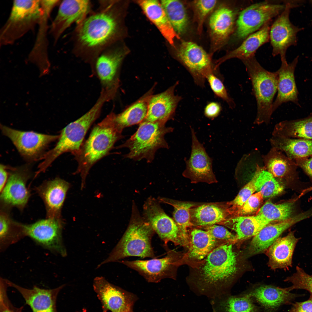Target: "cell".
<instances>
[{
  "label": "cell",
  "mask_w": 312,
  "mask_h": 312,
  "mask_svg": "<svg viewBox=\"0 0 312 312\" xmlns=\"http://www.w3.org/2000/svg\"><path fill=\"white\" fill-rule=\"evenodd\" d=\"M73 32V52L91 67L99 53L112 44L118 31V22L115 8L117 2L100 0Z\"/></svg>",
  "instance_id": "obj_1"
},
{
  "label": "cell",
  "mask_w": 312,
  "mask_h": 312,
  "mask_svg": "<svg viewBox=\"0 0 312 312\" xmlns=\"http://www.w3.org/2000/svg\"><path fill=\"white\" fill-rule=\"evenodd\" d=\"M233 243H224L211 251L203 260L195 282L194 292L213 299L228 294L225 286L237 270Z\"/></svg>",
  "instance_id": "obj_2"
},
{
  "label": "cell",
  "mask_w": 312,
  "mask_h": 312,
  "mask_svg": "<svg viewBox=\"0 0 312 312\" xmlns=\"http://www.w3.org/2000/svg\"><path fill=\"white\" fill-rule=\"evenodd\" d=\"M115 114L111 112L93 127L90 135L75 156L78 166L75 173L81 178V188L84 187L86 177L92 167L106 155L115 143L123 136L116 125Z\"/></svg>",
  "instance_id": "obj_3"
},
{
  "label": "cell",
  "mask_w": 312,
  "mask_h": 312,
  "mask_svg": "<svg viewBox=\"0 0 312 312\" xmlns=\"http://www.w3.org/2000/svg\"><path fill=\"white\" fill-rule=\"evenodd\" d=\"M110 101L107 93L101 92L96 102L88 111L62 130L55 146L45 153L41 158L42 161L38 167L40 172L45 171L62 154L70 152L75 155L79 152L87 131L99 116L104 104Z\"/></svg>",
  "instance_id": "obj_4"
},
{
  "label": "cell",
  "mask_w": 312,
  "mask_h": 312,
  "mask_svg": "<svg viewBox=\"0 0 312 312\" xmlns=\"http://www.w3.org/2000/svg\"><path fill=\"white\" fill-rule=\"evenodd\" d=\"M155 232L146 221L139 216H134L120 240L107 257L97 265V268L105 264L118 262L128 257L155 258L151 245Z\"/></svg>",
  "instance_id": "obj_5"
},
{
  "label": "cell",
  "mask_w": 312,
  "mask_h": 312,
  "mask_svg": "<svg viewBox=\"0 0 312 312\" xmlns=\"http://www.w3.org/2000/svg\"><path fill=\"white\" fill-rule=\"evenodd\" d=\"M242 61L251 81L257 101V112L254 124H268L273 112V100L277 91V72H271L265 69L255 56Z\"/></svg>",
  "instance_id": "obj_6"
},
{
  "label": "cell",
  "mask_w": 312,
  "mask_h": 312,
  "mask_svg": "<svg viewBox=\"0 0 312 312\" xmlns=\"http://www.w3.org/2000/svg\"><path fill=\"white\" fill-rule=\"evenodd\" d=\"M165 123L142 122L136 131L118 148H127L129 152L125 157L136 161L143 159L151 163L156 152L160 148H168L165 138L166 134L173 131L172 127H167Z\"/></svg>",
  "instance_id": "obj_7"
},
{
  "label": "cell",
  "mask_w": 312,
  "mask_h": 312,
  "mask_svg": "<svg viewBox=\"0 0 312 312\" xmlns=\"http://www.w3.org/2000/svg\"><path fill=\"white\" fill-rule=\"evenodd\" d=\"M43 13L41 0H14L0 31L1 46L12 44L39 24Z\"/></svg>",
  "instance_id": "obj_8"
},
{
  "label": "cell",
  "mask_w": 312,
  "mask_h": 312,
  "mask_svg": "<svg viewBox=\"0 0 312 312\" xmlns=\"http://www.w3.org/2000/svg\"><path fill=\"white\" fill-rule=\"evenodd\" d=\"M284 4L265 1L250 5L242 9L236 20L234 35L238 40H244L257 31L285 9Z\"/></svg>",
  "instance_id": "obj_9"
},
{
  "label": "cell",
  "mask_w": 312,
  "mask_h": 312,
  "mask_svg": "<svg viewBox=\"0 0 312 312\" xmlns=\"http://www.w3.org/2000/svg\"><path fill=\"white\" fill-rule=\"evenodd\" d=\"M63 225L61 217L47 218L31 224H23L26 236L51 252L65 257L67 252L62 238Z\"/></svg>",
  "instance_id": "obj_10"
},
{
  "label": "cell",
  "mask_w": 312,
  "mask_h": 312,
  "mask_svg": "<svg viewBox=\"0 0 312 312\" xmlns=\"http://www.w3.org/2000/svg\"><path fill=\"white\" fill-rule=\"evenodd\" d=\"M177 57L190 74L194 83L199 86H204L207 77L211 73L220 77L213 63L211 55L194 42L182 41L178 49Z\"/></svg>",
  "instance_id": "obj_11"
},
{
  "label": "cell",
  "mask_w": 312,
  "mask_h": 312,
  "mask_svg": "<svg viewBox=\"0 0 312 312\" xmlns=\"http://www.w3.org/2000/svg\"><path fill=\"white\" fill-rule=\"evenodd\" d=\"M296 1H286L285 9L270 27L269 36L272 54L274 56L280 55L281 60H286L287 49L296 44L297 34L303 29L294 25L289 18L291 9L298 6L301 3Z\"/></svg>",
  "instance_id": "obj_12"
},
{
  "label": "cell",
  "mask_w": 312,
  "mask_h": 312,
  "mask_svg": "<svg viewBox=\"0 0 312 312\" xmlns=\"http://www.w3.org/2000/svg\"><path fill=\"white\" fill-rule=\"evenodd\" d=\"M0 128L3 134L11 140L20 154L29 161L40 159L44 151L60 136L21 131L1 125Z\"/></svg>",
  "instance_id": "obj_13"
},
{
  "label": "cell",
  "mask_w": 312,
  "mask_h": 312,
  "mask_svg": "<svg viewBox=\"0 0 312 312\" xmlns=\"http://www.w3.org/2000/svg\"><path fill=\"white\" fill-rule=\"evenodd\" d=\"M93 286L103 312H134L133 306L138 299L135 294L112 284L102 276L94 278Z\"/></svg>",
  "instance_id": "obj_14"
},
{
  "label": "cell",
  "mask_w": 312,
  "mask_h": 312,
  "mask_svg": "<svg viewBox=\"0 0 312 312\" xmlns=\"http://www.w3.org/2000/svg\"><path fill=\"white\" fill-rule=\"evenodd\" d=\"M145 220L166 246L171 242L175 245L188 247V244L178 226L168 216L155 199H148L144 206Z\"/></svg>",
  "instance_id": "obj_15"
},
{
  "label": "cell",
  "mask_w": 312,
  "mask_h": 312,
  "mask_svg": "<svg viewBox=\"0 0 312 312\" xmlns=\"http://www.w3.org/2000/svg\"><path fill=\"white\" fill-rule=\"evenodd\" d=\"M112 45L99 53L92 69L99 79L102 88L118 90L120 66L127 53L123 49L113 48Z\"/></svg>",
  "instance_id": "obj_16"
},
{
  "label": "cell",
  "mask_w": 312,
  "mask_h": 312,
  "mask_svg": "<svg viewBox=\"0 0 312 312\" xmlns=\"http://www.w3.org/2000/svg\"><path fill=\"white\" fill-rule=\"evenodd\" d=\"M190 128L191 151L189 159H184L186 169L183 175L190 179L192 182H216L217 181L212 169L213 159L198 140L194 129L191 127Z\"/></svg>",
  "instance_id": "obj_17"
},
{
  "label": "cell",
  "mask_w": 312,
  "mask_h": 312,
  "mask_svg": "<svg viewBox=\"0 0 312 312\" xmlns=\"http://www.w3.org/2000/svg\"><path fill=\"white\" fill-rule=\"evenodd\" d=\"M118 262L137 272L148 282L157 283L164 278L173 277L174 269L179 260L174 252L168 250L166 255L161 259Z\"/></svg>",
  "instance_id": "obj_18"
},
{
  "label": "cell",
  "mask_w": 312,
  "mask_h": 312,
  "mask_svg": "<svg viewBox=\"0 0 312 312\" xmlns=\"http://www.w3.org/2000/svg\"><path fill=\"white\" fill-rule=\"evenodd\" d=\"M9 170L8 180L1 192V201L5 207H14L22 210L30 196L26 187L30 171L25 166L10 167Z\"/></svg>",
  "instance_id": "obj_19"
},
{
  "label": "cell",
  "mask_w": 312,
  "mask_h": 312,
  "mask_svg": "<svg viewBox=\"0 0 312 312\" xmlns=\"http://www.w3.org/2000/svg\"><path fill=\"white\" fill-rule=\"evenodd\" d=\"M242 10L239 6L223 5L211 15L209 26L213 53L223 46L233 30L237 16Z\"/></svg>",
  "instance_id": "obj_20"
},
{
  "label": "cell",
  "mask_w": 312,
  "mask_h": 312,
  "mask_svg": "<svg viewBox=\"0 0 312 312\" xmlns=\"http://www.w3.org/2000/svg\"><path fill=\"white\" fill-rule=\"evenodd\" d=\"M91 8L89 0H66L61 2L50 30L55 43L72 24L80 23L92 11Z\"/></svg>",
  "instance_id": "obj_21"
},
{
  "label": "cell",
  "mask_w": 312,
  "mask_h": 312,
  "mask_svg": "<svg viewBox=\"0 0 312 312\" xmlns=\"http://www.w3.org/2000/svg\"><path fill=\"white\" fill-rule=\"evenodd\" d=\"M312 215L308 210L285 220L268 224L253 237L247 250L251 256L265 252L285 231L295 224Z\"/></svg>",
  "instance_id": "obj_22"
},
{
  "label": "cell",
  "mask_w": 312,
  "mask_h": 312,
  "mask_svg": "<svg viewBox=\"0 0 312 312\" xmlns=\"http://www.w3.org/2000/svg\"><path fill=\"white\" fill-rule=\"evenodd\" d=\"M178 83L177 82L165 91L151 95L148 102L147 114L142 122L166 124L174 118L178 104L182 99L174 93Z\"/></svg>",
  "instance_id": "obj_23"
},
{
  "label": "cell",
  "mask_w": 312,
  "mask_h": 312,
  "mask_svg": "<svg viewBox=\"0 0 312 312\" xmlns=\"http://www.w3.org/2000/svg\"><path fill=\"white\" fill-rule=\"evenodd\" d=\"M8 286L14 288L21 295L33 312H57L56 301L60 291L65 286L62 285L51 289L34 286L31 289L22 287L6 279Z\"/></svg>",
  "instance_id": "obj_24"
},
{
  "label": "cell",
  "mask_w": 312,
  "mask_h": 312,
  "mask_svg": "<svg viewBox=\"0 0 312 312\" xmlns=\"http://www.w3.org/2000/svg\"><path fill=\"white\" fill-rule=\"evenodd\" d=\"M69 183L59 178L44 181L35 190L45 205L47 218H60L61 211Z\"/></svg>",
  "instance_id": "obj_25"
},
{
  "label": "cell",
  "mask_w": 312,
  "mask_h": 312,
  "mask_svg": "<svg viewBox=\"0 0 312 312\" xmlns=\"http://www.w3.org/2000/svg\"><path fill=\"white\" fill-rule=\"evenodd\" d=\"M298 58V56L289 64L287 63L286 60L281 61V66L277 71L278 76V94L273 104V112L282 104L288 102H292L300 106L294 77Z\"/></svg>",
  "instance_id": "obj_26"
},
{
  "label": "cell",
  "mask_w": 312,
  "mask_h": 312,
  "mask_svg": "<svg viewBox=\"0 0 312 312\" xmlns=\"http://www.w3.org/2000/svg\"><path fill=\"white\" fill-rule=\"evenodd\" d=\"M300 239L295 237L294 231L277 239L266 251L269 266L273 270H288L291 267L294 249Z\"/></svg>",
  "instance_id": "obj_27"
},
{
  "label": "cell",
  "mask_w": 312,
  "mask_h": 312,
  "mask_svg": "<svg viewBox=\"0 0 312 312\" xmlns=\"http://www.w3.org/2000/svg\"><path fill=\"white\" fill-rule=\"evenodd\" d=\"M270 22L260 29L246 38L237 47L229 51L215 62V68L218 69L220 65L226 61L237 58L241 60L255 56L257 50L270 39Z\"/></svg>",
  "instance_id": "obj_28"
},
{
  "label": "cell",
  "mask_w": 312,
  "mask_h": 312,
  "mask_svg": "<svg viewBox=\"0 0 312 312\" xmlns=\"http://www.w3.org/2000/svg\"><path fill=\"white\" fill-rule=\"evenodd\" d=\"M148 18L157 26L169 43L174 47V40L179 39L161 3L157 0L137 1Z\"/></svg>",
  "instance_id": "obj_29"
},
{
  "label": "cell",
  "mask_w": 312,
  "mask_h": 312,
  "mask_svg": "<svg viewBox=\"0 0 312 312\" xmlns=\"http://www.w3.org/2000/svg\"><path fill=\"white\" fill-rule=\"evenodd\" d=\"M290 291L288 288L263 285L255 288L248 294L265 309L273 311L293 299L295 296Z\"/></svg>",
  "instance_id": "obj_30"
},
{
  "label": "cell",
  "mask_w": 312,
  "mask_h": 312,
  "mask_svg": "<svg viewBox=\"0 0 312 312\" xmlns=\"http://www.w3.org/2000/svg\"><path fill=\"white\" fill-rule=\"evenodd\" d=\"M188 240L189 249L186 257L192 261H202L213 249L223 244L206 231L196 229H192L189 234Z\"/></svg>",
  "instance_id": "obj_31"
},
{
  "label": "cell",
  "mask_w": 312,
  "mask_h": 312,
  "mask_svg": "<svg viewBox=\"0 0 312 312\" xmlns=\"http://www.w3.org/2000/svg\"><path fill=\"white\" fill-rule=\"evenodd\" d=\"M153 89L152 88L120 113L115 114L114 120L120 130L122 131L126 127L139 124L144 121L147 114L148 102Z\"/></svg>",
  "instance_id": "obj_32"
},
{
  "label": "cell",
  "mask_w": 312,
  "mask_h": 312,
  "mask_svg": "<svg viewBox=\"0 0 312 312\" xmlns=\"http://www.w3.org/2000/svg\"><path fill=\"white\" fill-rule=\"evenodd\" d=\"M270 141L272 147L284 152L293 160L312 155V140L272 136Z\"/></svg>",
  "instance_id": "obj_33"
},
{
  "label": "cell",
  "mask_w": 312,
  "mask_h": 312,
  "mask_svg": "<svg viewBox=\"0 0 312 312\" xmlns=\"http://www.w3.org/2000/svg\"><path fill=\"white\" fill-rule=\"evenodd\" d=\"M236 233V243L254 237L268 225L258 216L234 217L221 223Z\"/></svg>",
  "instance_id": "obj_34"
},
{
  "label": "cell",
  "mask_w": 312,
  "mask_h": 312,
  "mask_svg": "<svg viewBox=\"0 0 312 312\" xmlns=\"http://www.w3.org/2000/svg\"><path fill=\"white\" fill-rule=\"evenodd\" d=\"M248 294L240 296L228 294L211 300L213 312H258Z\"/></svg>",
  "instance_id": "obj_35"
},
{
  "label": "cell",
  "mask_w": 312,
  "mask_h": 312,
  "mask_svg": "<svg viewBox=\"0 0 312 312\" xmlns=\"http://www.w3.org/2000/svg\"><path fill=\"white\" fill-rule=\"evenodd\" d=\"M272 134L274 136L312 140V114L305 118L277 123Z\"/></svg>",
  "instance_id": "obj_36"
},
{
  "label": "cell",
  "mask_w": 312,
  "mask_h": 312,
  "mask_svg": "<svg viewBox=\"0 0 312 312\" xmlns=\"http://www.w3.org/2000/svg\"><path fill=\"white\" fill-rule=\"evenodd\" d=\"M262 158L264 166L275 178L287 177L296 172L297 165L294 161L274 148L272 147Z\"/></svg>",
  "instance_id": "obj_37"
},
{
  "label": "cell",
  "mask_w": 312,
  "mask_h": 312,
  "mask_svg": "<svg viewBox=\"0 0 312 312\" xmlns=\"http://www.w3.org/2000/svg\"><path fill=\"white\" fill-rule=\"evenodd\" d=\"M227 210L215 204L203 205L190 210L192 225L207 226L222 223L226 220Z\"/></svg>",
  "instance_id": "obj_38"
},
{
  "label": "cell",
  "mask_w": 312,
  "mask_h": 312,
  "mask_svg": "<svg viewBox=\"0 0 312 312\" xmlns=\"http://www.w3.org/2000/svg\"><path fill=\"white\" fill-rule=\"evenodd\" d=\"M23 224L12 219L7 211L1 210L0 251L3 252L10 245L26 237Z\"/></svg>",
  "instance_id": "obj_39"
},
{
  "label": "cell",
  "mask_w": 312,
  "mask_h": 312,
  "mask_svg": "<svg viewBox=\"0 0 312 312\" xmlns=\"http://www.w3.org/2000/svg\"><path fill=\"white\" fill-rule=\"evenodd\" d=\"M295 201L279 204L266 202L258 210L256 215L267 224L274 221H280L292 217L295 209Z\"/></svg>",
  "instance_id": "obj_40"
},
{
  "label": "cell",
  "mask_w": 312,
  "mask_h": 312,
  "mask_svg": "<svg viewBox=\"0 0 312 312\" xmlns=\"http://www.w3.org/2000/svg\"><path fill=\"white\" fill-rule=\"evenodd\" d=\"M161 3L176 32L179 36L187 31L188 16L185 6L180 1L164 0Z\"/></svg>",
  "instance_id": "obj_41"
},
{
  "label": "cell",
  "mask_w": 312,
  "mask_h": 312,
  "mask_svg": "<svg viewBox=\"0 0 312 312\" xmlns=\"http://www.w3.org/2000/svg\"><path fill=\"white\" fill-rule=\"evenodd\" d=\"M256 168L258 171L255 183L256 190L261 192L263 198L273 197L283 191V186L264 166H261L256 164Z\"/></svg>",
  "instance_id": "obj_42"
},
{
  "label": "cell",
  "mask_w": 312,
  "mask_h": 312,
  "mask_svg": "<svg viewBox=\"0 0 312 312\" xmlns=\"http://www.w3.org/2000/svg\"><path fill=\"white\" fill-rule=\"evenodd\" d=\"M160 200L162 202L168 203L173 206L174 221L189 245L188 229L193 226L190 222V210L194 205L189 203L174 201L164 198H160Z\"/></svg>",
  "instance_id": "obj_43"
},
{
  "label": "cell",
  "mask_w": 312,
  "mask_h": 312,
  "mask_svg": "<svg viewBox=\"0 0 312 312\" xmlns=\"http://www.w3.org/2000/svg\"><path fill=\"white\" fill-rule=\"evenodd\" d=\"M217 0H198L192 3L194 21L196 23L198 34L202 32L203 25L208 15L213 10L217 3Z\"/></svg>",
  "instance_id": "obj_44"
},
{
  "label": "cell",
  "mask_w": 312,
  "mask_h": 312,
  "mask_svg": "<svg viewBox=\"0 0 312 312\" xmlns=\"http://www.w3.org/2000/svg\"><path fill=\"white\" fill-rule=\"evenodd\" d=\"M285 281L291 283V286L287 287L290 291L296 289H305L310 292V297L312 298V276L307 273L301 268L297 266L295 272Z\"/></svg>",
  "instance_id": "obj_45"
},
{
  "label": "cell",
  "mask_w": 312,
  "mask_h": 312,
  "mask_svg": "<svg viewBox=\"0 0 312 312\" xmlns=\"http://www.w3.org/2000/svg\"><path fill=\"white\" fill-rule=\"evenodd\" d=\"M258 176V171H255L251 180L239 191L234 199L231 202V207L227 210L228 213H232L242 205L256 191L255 183Z\"/></svg>",
  "instance_id": "obj_46"
},
{
  "label": "cell",
  "mask_w": 312,
  "mask_h": 312,
  "mask_svg": "<svg viewBox=\"0 0 312 312\" xmlns=\"http://www.w3.org/2000/svg\"><path fill=\"white\" fill-rule=\"evenodd\" d=\"M222 78L216 74L211 73L207 76L206 80L215 95L226 102L230 108L233 109L235 104L229 96Z\"/></svg>",
  "instance_id": "obj_47"
},
{
  "label": "cell",
  "mask_w": 312,
  "mask_h": 312,
  "mask_svg": "<svg viewBox=\"0 0 312 312\" xmlns=\"http://www.w3.org/2000/svg\"><path fill=\"white\" fill-rule=\"evenodd\" d=\"M263 198L259 192L252 194L241 207L232 213L234 217L248 216L259 210Z\"/></svg>",
  "instance_id": "obj_48"
},
{
  "label": "cell",
  "mask_w": 312,
  "mask_h": 312,
  "mask_svg": "<svg viewBox=\"0 0 312 312\" xmlns=\"http://www.w3.org/2000/svg\"><path fill=\"white\" fill-rule=\"evenodd\" d=\"M205 231L213 237L225 242L236 243V236L222 226L215 224L206 226Z\"/></svg>",
  "instance_id": "obj_49"
},
{
  "label": "cell",
  "mask_w": 312,
  "mask_h": 312,
  "mask_svg": "<svg viewBox=\"0 0 312 312\" xmlns=\"http://www.w3.org/2000/svg\"><path fill=\"white\" fill-rule=\"evenodd\" d=\"M7 288L0 289V312H22L23 307H15L9 300L7 294Z\"/></svg>",
  "instance_id": "obj_50"
},
{
  "label": "cell",
  "mask_w": 312,
  "mask_h": 312,
  "mask_svg": "<svg viewBox=\"0 0 312 312\" xmlns=\"http://www.w3.org/2000/svg\"><path fill=\"white\" fill-rule=\"evenodd\" d=\"M222 110L220 104L216 101L209 102L206 105L204 110V113L207 118L213 120L217 117Z\"/></svg>",
  "instance_id": "obj_51"
},
{
  "label": "cell",
  "mask_w": 312,
  "mask_h": 312,
  "mask_svg": "<svg viewBox=\"0 0 312 312\" xmlns=\"http://www.w3.org/2000/svg\"><path fill=\"white\" fill-rule=\"evenodd\" d=\"M289 312H312V298L304 302H296Z\"/></svg>",
  "instance_id": "obj_52"
},
{
  "label": "cell",
  "mask_w": 312,
  "mask_h": 312,
  "mask_svg": "<svg viewBox=\"0 0 312 312\" xmlns=\"http://www.w3.org/2000/svg\"><path fill=\"white\" fill-rule=\"evenodd\" d=\"M294 160L297 166L300 167L312 178V158H298Z\"/></svg>",
  "instance_id": "obj_53"
},
{
  "label": "cell",
  "mask_w": 312,
  "mask_h": 312,
  "mask_svg": "<svg viewBox=\"0 0 312 312\" xmlns=\"http://www.w3.org/2000/svg\"><path fill=\"white\" fill-rule=\"evenodd\" d=\"M7 167L3 164H1L0 166V192H1L3 189L8 180L9 173L7 171L8 168Z\"/></svg>",
  "instance_id": "obj_54"
},
{
  "label": "cell",
  "mask_w": 312,
  "mask_h": 312,
  "mask_svg": "<svg viewBox=\"0 0 312 312\" xmlns=\"http://www.w3.org/2000/svg\"><path fill=\"white\" fill-rule=\"evenodd\" d=\"M311 190H312V187L309 188L304 191L302 192V195L303 194L305 193V192H309V191Z\"/></svg>",
  "instance_id": "obj_55"
},
{
  "label": "cell",
  "mask_w": 312,
  "mask_h": 312,
  "mask_svg": "<svg viewBox=\"0 0 312 312\" xmlns=\"http://www.w3.org/2000/svg\"><path fill=\"white\" fill-rule=\"evenodd\" d=\"M311 1V3H312V1Z\"/></svg>",
  "instance_id": "obj_56"
}]
</instances>
